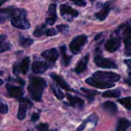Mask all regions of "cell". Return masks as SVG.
Instances as JSON below:
<instances>
[{
    "instance_id": "16",
    "label": "cell",
    "mask_w": 131,
    "mask_h": 131,
    "mask_svg": "<svg viewBox=\"0 0 131 131\" xmlns=\"http://www.w3.org/2000/svg\"><path fill=\"white\" fill-rule=\"evenodd\" d=\"M50 76L63 89L67 91H72V92H76L75 90H74L71 89L70 88V86L66 83V81L64 80L63 78L61 76H60V75H58L56 74H54V73H51V74H50Z\"/></svg>"
},
{
    "instance_id": "44",
    "label": "cell",
    "mask_w": 131,
    "mask_h": 131,
    "mask_svg": "<svg viewBox=\"0 0 131 131\" xmlns=\"http://www.w3.org/2000/svg\"><path fill=\"white\" fill-rule=\"evenodd\" d=\"M53 1H58V0H53Z\"/></svg>"
},
{
    "instance_id": "42",
    "label": "cell",
    "mask_w": 131,
    "mask_h": 131,
    "mask_svg": "<svg viewBox=\"0 0 131 131\" xmlns=\"http://www.w3.org/2000/svg\"><path fill=\"white\" fill-rule=\"evenodd\" d=\"M1 84H3V80H1Z\"/></svg>"
},
{
    "instance_id": "7",
    "label": "cell",
    "mask_w": 131,
    "mask_h": 131,
    "mask_svg": "<svg viewBox=\"0 0 131 131\" xmlns=\"http://www.w3.org/2000/svg\"><path fill=\"white\" fill-rule=\"evenodd\" d=\"M95 63L99 67L103 69H117V65L114 61L107 58H105L100 55H97L94 59Z\"/></svg>"
},
{
    "instance_id": "26",
    "label": "cell",
    "mask_w": 131,
    "mask_h": 131,
    "mask_svg": "<svg viewBox=\"0 0 131 131\" xmlns=\"http://www.w3.org/2000/svg\"><path fill=\"white\" fill-rule=\"evenodd\" d=\"M121 95L120 91L118 90H108L102 93V97H119Z\"/></svg>"
},
{
    "instance_id": "22",
    "label": "cell",
    "mask_w": 131,
    "mask_h": 131,
    "mask_svg": "<svg viewBox=\"0 0 131 131\" xmlns=\"http://www.w3.org/2000/svg\"><path fill=\"white\" fill-rule=\"evenodd\" d=\"M60 50H61V54H62V58H63V63L65 66H67L69 65V64L70 63V60H71L72 57L71 56H69V55L67 54V51H66V46L65 45L61 46L60 47Z\"/></svg>"
},
{
    "instance_id": "43",
    "label": "cell",
    "mask_w": 131,
    "mask_h": 131,
    "mask_svg": "<svg viewBox=\"0 0 131 131\" xmlns=\"http://www.w3.org/2000/svg\"><path fill=\"white\" fill-rule=\"evenodd\" d=\"M90 1H92V2H93V1H95V0H90Z\"/></svg>"
},
{
    "instance_id": "32",
    "label": "cell",
    "mask_w": 131,
    "mask_h": 131,
    "mask_svg": "<svg viewBox=\"0 0 131 131\" xmlns=\"http://www.w3.org/2000/svg\"><path fill=\"white\" fill-rule=\"evenodd\" d=\"M56 28H51V29H47L46 30V33L45 34L47 36H49V37H51V36H54L56 35V34H58V31L56 30Z\"/></svg>"
},
{
    "instance_id": "1",
    "label": "cell",
    "mask_w": 131,
    "mask_h": 131,
    "mask_svg": "<svg viewBox=\"0 0 131 131\" xmlns=\"http://www.w3.org/2000/svg\"><path fill=\"white\" fill-rule=\"evenodd\" d=\"M46 81L42 78H33L29 81L28 90L32 99L36 101H42V94L46 86Z\"/></svg>"
},
{
    "instance_id": "19",
    "label": "cell",
    "mask_w": 131,
    "mask_h": 131,
    "mask_svg": "<svg viewBox=\"0 0 131 131\" xmlns=\"http://www.w3.org/2000/svg\"><path fill=\"white\" fill-rule=\"evenodd\" d=\"M111 11V7L108 3H106L102 6V9L100 10L99 12L96 13L95 14V16L96 17L97 19H98L100 20H104L107 16L108 15L109 13Z\"/></svg>"
},
{
    "instance_id": "14",
    "label": "cell",
    "mask_w": 131,
    "mask_h": 131,
    "mask_svg": "<svg viewBox=\"0 0 131 131\" xmlns=\"http://www.w3.org/2000/svg\"><path fill=\"white\" fill-rule=\"evenodd\" d=\"M41 56L50 62L54 63L58 58V52L56 49L52 48L42 52Z\"/></svg>"
},
{
    "instance_id": "33",
    "label": "cell",
    "mask_w": 131,
    "mask_h": 131,
    "mask_svg": "<svg viewBox=\"0 0 131 131\" xmlns=\"http://www.w3.org/2000/svg\"><path fill=\"white\" fill-rule=\"evenodd\" d=\"M49 125L47 124H40L36 127L38 131H48Z\"/></svg>"
},
{
    "instance_id": "29",
    "label": "cell",
    "mask_w": 131,
    "mask_h": 131,
    "mask_svg": "<svg viewBox=\"0 0 131 131\" xmlns=\"http://www.w3.org/2000/svg\"><path fill=\"white\" fill-rule=\"evenodd\" d=\"M118 102L124 106L127 110H131V97L120 99L118 100Z\"/></svg>"
},
{
    "instance_id": "35",
    "label": "cell",
    "mask_w": 131,
    "mask_h": 131,
    "mask_svg": "<svg viewBox=\"0 0 131 131\" xmlns=\"http://www.w3.org/2000/svg\"><path fill=\"white\" fill-rule=\"evenodd\" d=\"M74 4L80 6H84L86 5V0H71Z\"/></svg>"
},
{
    "instance_id": "38",
    "label": "cell",
    "mask_w": 131,
    "mask_h": 131,
    "mask_svg": "<svg viewBox=\"0 0 131 131\" xmlns=\"http://www.w3.org/2000/svg\"><path fill=\"white\" fill-rule=\"evenodd\" d=\"M129 79H125V83H127V84H129V85L131 86V71H129Z\"/></svg>"
},
{
    "instance_id": "41",
    "label": "cell",
    "mask_w": 131,
    "mask_h": 131,
    "mask_svg": "<svg viewBox=\"0 0 131 131\" xmlns=\"http://www.w3.org/2000/svg\"><path fill=\"white\" fill-rule=\"evenodd\" d=\"M48 131H58V129H52V130H50Z\"/></svg>"
},
{
    "instance_id": "39",
    "label": "cell",
    "mask_w": 131,
    "mask_h": 131,
    "mask_svg": "<svg viewBox=\"0 0 131 131\" xmlns=\"http://www.w3.org/2000/svg\"><path fill=\"white\" fill-rule=\"evenodd\" d=\"M125 63L127 65L129 69V71H131V60H125L124 61Z\"/></svg>"
},
{
    "instance_id": "13",
    "label": "cell",
    "mask_w": 131,
    "mask_h": 131,
    "mask_svg": "<svg viewBox=\"0 0 131 131\" xmlns=\"http://www.w3.org/2000/svg\"><path fill=\"white\" fill-rule=\"evenodd\" d=\"M57 19V14H56V5L51 4L49 7L48 17L46 18V23L49 25H53Z\"/></svg>"
},
{
    "instance_id": "9",
    "label": "cell",
    "mask_w": 131,
    "mask_h": 131,
    "mask_svg": "<svg viewBox=\"0 0 131 131\" xmlns=\"http://www.w3.org/2000/svg\"><path fill=\"white\" fill-rule=\"evenodd\" d=\"M32 106V103L26 99H22L20 100L19 110L17 113V118L19 120H22L25 118L26 116V112L28 107Z\"/></svg>"
},
{
    "instance_id": "28",
    "label": "cell",
    "mask_w": 131,
    "mask_h": 131,
    "mask_svg": "<svg viewBox=\"0 0 131 131\" xmlns=\"http://www.w3.org/2000/svg\"><path fill=\"white\" fill-rule=\"evenodd\" d=\"M5 38H6V36H5L4 35H1V48H0V51L1 52H3L5 51H8L11 49V45L9 43L7 42H4Z\"/></svg>"
},
{
    "instance_id": "5",
    "label": "cell",
    "mask_w": 131,
    "mask_h": 131,
    "mask_svg": "<svg viewBox=\"0 0 131 131\" xmlns=\"http://www.w3.org/2000/svg\"><path fill=\"white\" fill-rule=\"evenodd\" d=\"M88 42V38L84 35H80L72 40L70 43V50L74 54H78L81 52L84 45Z\"/></svg>"
},
{
    "instance_id": "34",
    "label": "cell",
    "mask_w": 131,
    "mask_h": 131,
    "mask_svg": "<svg viewBox=\"0 0 131 131\" xmlns=\"http://www.w3.org/2000/svg\"><path fill=\"white\" fill-rule=\"evenodd\" d=\"M8 111V107L6 104H4L3 102H1V109H0V112L1 113L5 114L7 113Z\"/></svg>"
},
{
    "instance_id": "8",
    "label": "cell",
    "mask_w": 131,
    "mask_h": 131,
    "mask_svg": "<svg viewBox=\"0 0 131 131\" xmlns=\"http://www.w3.org/2000/svg\"><path fill=\"white\" fill-rule=\"evenodd\" d=\"M60 13L61 15L65 19L70 20L73 18L77 17L79 15V12L76 10L72 8L67 4H63L60 5Z\"/></svg>"
},
{
    "instance_id": "6",
    "label": "cell",
    "mask_w": 131,
    "mask_h": 131,
    "mask_svg": "<svg viewBox=\"0 0 131 131\" xmlns=\"http://www.w3.org/2000/svg\"><path fill=\"white\" fill-rule=\"evenodd\" d=\"M23 9L17 8L14 7H8L6 8H3L1 10V23H3L4 20L8 19H12L14 17L17 16L20 14Z\"/></svg>"
},
{
    "instance_id": "31",
    "label": "cell",
    "mask_w": 131,
    "mask_h": 131,
    "mask_svg": "<svg viewBox=\"0 0 131 131\" xmlns=\"http://www.w3.org/2000/svg\"><path fill=\"white\" fill-rule=\"evenodd\" d=\"M56 29L59 32H61L62 33H66L69 31V26L65 25V24H60L56 26Z\"/></svg>"
},
{
    "instance_id": "24",
    "label": "cell",
    "mask_w": 131,
    "mask_h": 131,
    "mask_svg": "<svg viewBox=\"0 0 131 131\" xmlns=\"http://www.w3.org/2000/svg\"><path fill=\"white\" fill-rule=\"evenodd\" d=\"M81 90L83 92L86 93L85 97H86L87 99L88 100V101H89L90 102H92V101H93L95 98V95L99 93V92H97V91L95 90H88L86 89V88H81Z\"/></svg>"
},
{
    "instance_id": "30",
    "label": "cell",
    "mask_w": 131,
    "mask_h": 131,
    "mask_svg": "<svg viewBox=\"0 0 131 131\" xmlns=\"http://www.w3.org/2000/svg\"><path fill=\"white\" fill-rule=\"evenodd\" d=\"M33 43V40L30 38H24L23 36H20L19 37V43L23 47H28L32 45Z\"/></svg>"
},
{
    "instance_id": "17",
    "label": "cell",
    "mask_w": 131,
    "mask_h": 131,
    "mask_svg": "<svg viewBox=\"0 0 131 131\" xmlns=\"http://www.w3.org/2000/svg\"><path fill=\"white\" fill-rule=\"evenodd\" d=\"M67 97L70 105L74 107H78V108L82 109L84 107V102L80 97L72 95L69 94V93L67 94Z\"/></svg>"
},
{
    "instance_id": "21",
    "label": "cell",
    "mask_w": 131,
    "mask_h": 131,
    "mask_svg": "<svg viewBox=\"0 0 131 131\" xmlns=\"http://www.w3.org/2000/svg\"><path fill=\"white\" fill-rule=\"evenodd\" d=\"M130 122L125 118H121L118 121L117 128L115 131H127L130 126Z\"/></svg>"
},
{
    "instance_id": "2",
    "label": "cell",
    "mask_w": 131,
    "mask_h": 131,
    "mask_svg": "<svg viewBox=\"0 0 131 131\" xmlns=\"http://www.w3.org/2000/svg\"><path fill=\"white\" fill-rule=\"evenodd\" d=\"M92 78L104 82V83H107L117 82L120 79V75L116 74V73L111 72L101 71V70L95 72L92 75Z\"/></svg>"
},
{
    "instance_id": "3",
    "label": "cell",
    "mask_w": 131,
    "mask_h": 131,
    "mask_svg": "<svg viewBox=\"0 0 131 131\" xmlns=\"http://www.w3.org/2000/svg\"><path fill=\"white\" fill-rule=\"evenodd\" d=\"M26 11L23 9L20 14L11 19L12 25L20 29H27L30 28V24L26 17Z\"/></svg>"
},
{
    "instance_id": "4",
    "label": "cell",
    "mask_w": 131,
    "mask_h": 131,
    "mask_svg": "<svg viewBox=\"0 0 131 131\" xmlns=\"http://www.w3.org/2000/svg\"><path fill=\"white\" fill-rule=\"evenodd\" d=\"M123 40L125 45V54L131 56V26L129 23L122 24Z\"/></svg>"
},
{
    "instance_id": "20",
    "label": "cell",
    "mask_w": 131,
    "mask_h": 131,
    "mask_svg": "<svg viewBox=\"0 0 131 131\" xmlns=\"http://www.w3.org/2000/svg\"><path fill=\"white\" fill-rule=\"evenodd\" d=\"M102 107L106 111H107L110 115H114L118 111L117 106L115 102L112 101H106L102 104Z\"/></svg>"
},
{
    "instance_id": "15",
    "label": "cell",
    "mask_w": 131,
    "mask_h": 131,
    "mask_svg": "<svg viewBox=\"0 0 131 131\" xmlns=\"http://www.w3.org/2000/svg\"><path fill=\"white\" fill-rule=\"evenodd\" d=\"M49 67V65L46 61H37L32 64L31 69L33 72L36 74H42L46 71V70H47Z\"/></svg>"
},
{
    "instance_id": "18",
    "label": "cell",
    "mask_w": 131,
    "mask_h": 131,
    "mask_svg": "<svg viewBox=\"0 0 131 131\" xmlns=\"http://www.w3.org/2000/svg\"><path fill=\"white\" fill-rule=\"evenodd\" d=\"M88 61H89V54H88L85 55L83 58L81 59L80 61L77 64L75 70H74L75 72L78 74L83 72L86 69Z\"/></svg>"
},
{
    "instance_id": "23",
    "label": "cell",
    "mask_w": 131,
    "mask_h": 131,
    "mask_svg": "<svg viewBox=\"0 0 131 131\" xmlns=\"http://www.w3.org/2000/svg\"><path fill=\"white\" fill-rule=\"evenodd\" d=\"M30 59L29 57H26L20 63V70L23 74H26L28 72L29 66Z\"/></svg>"
},
{
    "instance_id": "36",
    "label": "cell",
    "mask_w": 131,
    "mask_h": 131,
    "mask_svg": "<svg viewBox=\"0 0 131 131\" xmlns=\"http://www.w3.org/2000/svg\"><path fill=\"white\" fill-rule=\"evenodd\" d=\"M39 118H40L39 115H38V113H33V115H31V121L33 122H35L37 121V120L39 119Z\"/></svg>"
},
{
    "instance_id": "11",
    "label": "cell",
    "mask_w": 131,
    "mask_h": 131,
    "mask_svg": "<svg viewBox=\"0 0 131 131\" xmlns=\"http://www.w3.org/2000/svg\"><path fill=\"white\" fill-rule=\"evenodd\" d=\"M86 83L89 85L94 86L95 88H100V89H106V88H110L115 86V84L114 83H104V82L99 81L97 79H94L93 78H89L86 79Z\"/></svg>"
},
{
    "instance_id": "10",
    "label": "cell",
    "mask_w": 131,
    "mask_h": 131,
    "mask_svg": "<svg viewBox=\"0 0 131 131\" xmlns=\"http://www.w3.org/2000/svg\"><path fill=\"white\" fill-rule=\"evenodd\" d=\"M121 43V38L119 36L112 37L106 42L105 48L107 51L111 52H115L120 47Z\"/></svg>"
},
{
    "instance_id": "37",
    "label": "cell",
    "mask_w": 131,
    "mask_h": 131,
    "mask_svg": "<svg viewBox=\"0 0 131 131\" xmlns=\"http://www.w3.org/2000/svg\"><path fill=\"white\" fill-rule=\"evenodd\" d=\"M13 73H14V75H15L16 76H18L19 74V69L18 68L17 65H14L13 67Z\"/></svg>"
},
{
    "instance_id": "27",
    "label": "cell",
    "mask_w": 131,
    "mask_h": 131,
    "mask_svg": "<svg viewBox=\"0 0 131 131\" xmlns=\"http://www.w3.org/2000/svg\"><path fill=\"white\" fill-rule=\"evenodd\" d=\"M46 30H47L46 25V24H42V25L39 26L35 28L34 32H33V35L36 37H39L43 34H45Z\"/></svg>"
},
{
    "instance_id": "40",
    "label": "cell",
    "mask_w": 131,
    "mask_h": 131,
    "mask_svg": "<svg viewBox=\"0 0 131 131\" xmlns=\"http://www.w3.org/2000/svg\"><path fill=\"white\" fill-rule=\"evenodd\" d=\"M8 1V0H1V5H2L4 3L6 2V1Z\"/></svg>"
},
{
    "instance_id": "12",
    "label": "cell",
    "mask_w": 131,
    "mask_h": 131,
    "mask_svg": "<svg viewBox=\"0 0 131 131\" xmlns=\"http://www.w3.org/2000/svg\"><path fill=\"white\" fill-rule=\"evenodd\" d=\"M6 88L8 94L10 97L19 100H21L23 99V90L20 87L15 86L14 85H12V84H7L6 85Z\"/></svg>"
},
{
    "instance_id": "25",
    "label": "cell",
    "mask_w": 131,
    "mask_h": 131,
    "mask_svg": "<svg viewBox=\"0 0 131 131\" xmlns=\"http://www.w3.org/2000/svg\"><path fill=\"white\" fill-rule=\"evenodd\" d=\"M51 89L52 90V92H53V93L55 95V96H56L58 99L61 100L65 97V95H64L63 92L58 87L55 86L54 84H51Z\"/></svg>"
}]
</instances>
